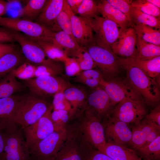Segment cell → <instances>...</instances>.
<instances>
[{"instance_id": "cell-1", "label": "cell", "mask_w": 160, "mask_h": 160, "mask_svg": "<svg viewBox=\"0 0 160 160\" xmlns=\"http://www.w3.org/2000/svg\"><path fill=\"white\" fill-rule=\"evenodd\" d=\"M46 98L31 92L21 95L15 111L14 121L23 129L36 123L51 105Z\"/></svg>"}, {"instance_id": "cell-2", "label": "cell", "mask_w": 160, "mask_h": 160, "mask_svg": "<svg viewBox=\"0 0 160 160\" xmlns=\"http://www.w3.org/2000/svg\"><path fill=\"white\" fill-rule=\"evenodd\" d=\"M67 128L66 138L53 160H86L94 148L73 123Z\"/></svg>"}, {"instance_id": "cell-3", "label": "cell", "mask_w": 160, "mask_h": 160, "mask_svg": "<svg viewBox=\"0 0 160 160\" xmlns=\"http://www.w3.org/2000/svg\"><path fill=\"white\" fill-rule=\"evenodd\" d=\"M126 71L127 82L149 105H155L160 99L159 87L154 79L139 69L132 66L121 67Z\"/></svg>"}, {"instance_id": "cell-4", "label": "cell", "mask_w": 160, "mask_h": 160, "mask_svg": "<svg viewBox=\"0 0 160 160\" xmlns=\"http://www.w3.org/2000/svg\"><path fill=\"white\" fill-rule=\"evenodd\" d=\"M67 126L29 147L31 160H53L66 138Z\"/></svg>"}, {"instance_id": "cell-5", "label": "cell", "mask_w": 160, "mask_h": 160, "mask_svg": "<svg viewBox=\"0 0 160 160\" xmlns=\"http://www.w3.org/2000/svg\"><path fill=\"white\" fill-rule=\"evenodd\" d=\"M13 31L15 41L20 45L22 54L27 61L35 65L46 66L61 71L59 62L49 58L36 41L20 32Z\"/></svg>"}, {"instance_id": "cell-6", "label": "cell", "mask_w": 160, "mask_h": 160, "mask_svg": "<svg viewBox=\"0 0 160 160\" xmlns=\"http://www.w3.org/2000/svg\"><path fill=\"white\" fill-rule=\"evenodd\" d=\"M0 25L13 31L22 32L36 40L45 41L55 32L35 21L18 17H0Z\"/></svg>"}, {"instance_id": "cell-7", "label": "cell", "mask_w": 160, "mask_h": 160, "mask_svg": "<svg viewBox=\"0 0 160 160\" xmlns=\"http://www.w3.org/2000/svg\"><path fill=\"white\" fill-rule=\"evenodd\" d=\"M77 119L74 124L94 148L105 143L104 127L99 119L86 110Z\"/></svg>"}, {"instance_id": "cell-8", "label": "cell", "mask_w": 160, "mask_h": 160, "mask_svg": "<svg viewBox=\"0 0 160 160\" xmlns=\"http://www.w3.org/2000/svg\"><path fill=\"white\" fill-rule=\"evenodd\" d=\"M116 105L106 117L109 116L127 124H137L148 113L143 100L126 98Z\"/></svg>"}, {"instance_id": "cell-9", "label": "cell", "mask_w": 160, "mask_h": 160, "mask_svg": "<svg viewBox=\"0 0 160 160\" xmlns=\"http://www.w3.org/2000/svg\"><path fill=\"white\" fill-rule=\"evenodd\" d=\"M95 33V42L111 51V47L118 39L120 31L118 25L113 21L96 15L89 19Z\"/></svg>"}, {"instance_id": "cell-10", "label": "cell", "mask_w": 160, "mask_h": 160, "mask_svg": "<svg viewBox=\"0 0 160 160\" xmlns=\"http://www.w3.org/2000/svg\"><path fill=\"white\" fill-rule=\"evenodd\" d=\"M24 137L18 127L5 133L4 151L0 160H31Z\"/></svg>"}, {"instance_id": "cell-11", "label": "cell", "mask_w": 160, "mask_h": 160, "mask_svg": "<svg viewBox=\"0 0 160 160\" xmlns=\"http://www.w3.org/2000/svg\"><path fill=\"white\" fill-rule=\"evenodd\" d=\"M23 81L30 92L45 98L64 91L68 87L67 83L57 76H42Z\"/></svg>"}, {"instance_id": "cell-12", "label": "cell", "mask_w": 160, "mask_h": 160, "mask_svg": "<svg viewBox=\"0 0 160 160\" xmlns=\"http://www.w3.org/2000/svg\"><path fill=\"white\" fill-rule=\"evenodd\" d=\"M53 110L51 104L45 113L36 123L22 129L28 148L55 131L51 117Z\"/></svg>"}, {"instance_id": "cell-13", "label": "cell", "mask_w": 160, "mask_h": 160, "mask_svg": "<svg viewBox=\"0 0 160 160\" xmlns=\"http://www.w3.org/2000/svg\"><path fill=\"white\" fill-rule=\"evenodd\" d=\"M84 48L90 55L96 67L104 73L113 75L118 72L120 66L117 56L112 51L98 45L95 41Z\"/></svg>"}, {"instance_id": "cell-14", "label": "cell", "mask_w": 160, "mask_h": 160, "mask_svg": "<svg viewBox=\"0 0 160 160\" xmlns=\"http://www.w3.org/2000/svg\"><path fill=\"white\" fill-rule=\"evenodd\" d=\"M63 7L70 17L72 33L79 46L85 48L94 42L93 30L89 20L74 14L65 0Z\"/></svg>"}, {"instance_id": "cell-15", "label": "cell", "mask_w": 160, "mask_h": 160, "mask_svg": "<svg viewBox=\"0 0 160 160\" xmlns=\"http://www.w3.org/2000/svg\"><path fill=\"white\" fill-rule=\"evenodd\" d=\"M105 118L103 125L106 142L130 146L132 132L128 124L109 116Z\"/></svg>"}, {"instance_id": "cell-16", "label": "cell", "mask_w": 160, "mask_h": 160, "mask_svg": "<svg viewBox=\"0 0 160 160\" xmlns=\"http://www.w3.org/2000/svg\"><path fill=\"white\" fill-rule=\"evenodd\" d=\"M95 88L88 96L86 110L101 121L103 118L106 117L113 107L104 89L101 86Z\"/></svg>"}, {"instance_id": "cell-17", "label": "cell", "mask_w": 160, "mask_h": 160, "mask_svg": "<svg viewBox=\"0 0 160 160\" xmlns=\"http://www.w3.org/2000/svg\"><path fill=\"white\" fill-rule=\"evenodd\" d=\"M101 87L109 96L113 108L126 98L137 100H143L141 96L127 82L106 81Z\"/></svg>"}, {"instance_id": "cell-18", "label": "cell", "mask_w": 160, "mask_h": 160, "mask_svg": "<svg viewBox=\"0 0 160 160\" xmlns=\"http://www.w3.org/2000/svg\"><path fill=\"white\" fill-rule=\"evenodd\" d=\"M137 39L134 28L128 27L121 32L118 39L112 45L111 50L116 55L120 57H135Z\"/></svg>"}, {"instance_id": "cell-19", "label": "cell", "mask_w": 160, "mask_h": 160, "mask_svg": "<svg viewBox=\"0 0 160 160\" xmlns=\"http://www.w3.org/2000/svg\"><path fill=\"white\" fill-rule=\"evenodd\" d=\"M21 95L17 93L0 99V131L5 134L17 126L14 121L15 111Z\"/></svg>"}, {"instance_id": "cell-20", "label": "cell", "mask_w": 160, "mask_h": 160, "mask_svg": "<svg viewBox=\"0 0 160 160\" xmlns=\"http://www.w3.org/2000/svg\"><path fill=\"white\" fill-rule=\"evenodd\" d=\"M61 71L43 65H36L26 61L11 72L16 78L23 80L42 76H57Z\"/></svg>"}, {"instance_id": "cell-21", "label": "cell", "mask_w": 160, "mask_h": 160, "mask_svg": "<svg viewBox=\"0 0 160 160\" xmlns=\"http://www.w3.org/2000/svg\"><path fill=\"white\" fill-rule=\"evenodd\" d=\"M117 59L120 67L130 66L137 68L152 78L160 75V56L149 59L136 57L124 58L118 56Z\"/></svg>"}, {"instance_id": "cell-22", "label": "cell", "mask_w": 160, "mask_h": 160, "mask_svg": "<svg viewBox=\"0 0 160 160\" xmlns=\"http://www.w3.org/2000/svg\"><path fill=\"white\" fill-rule=\"evenodd\" d=\"M64 94L71 105L70 121L77 118L86 109L88 96L84 90L76 87H67Z\"/></svg>"}, {"instance_id": "cell-23", "label": "cell", "mask_w": 160, "mask_h": 160, "mask_svg": "<svg viewBox=\"0 0 160 160\" xmlns=\"http://www.w3.org/2000/svg\"><path fill=\"white\" fill-rule=\"evenodd\" d=\"M65 0H48L35 22L53 31L55 20L62 10Z\"/></svg>"}, {"instance_id": "cell-24", "label": "cell", "mask_w": 160, "mask_h": 160, "mask_svg": "<svg viewBox=\"0 0 160 160\" xmlns=\"http://www.w3.org/2000/svg\"><path fill=\"white\" fill-rule=\"evenodd\" d=\"M97 149L112 160H143L134 150L126 146L106 142Z\"/></svg>"}, {"instance_id": "cell-25", "label": "cell", "mask_w": 160, "mask_h": 160, "mask_svg": "<svg viewBox=\"0 0 160 160\" xmlns=\"http://www.w3.org/2000/svg\"><path fill=\"white\" fill-rule=\"evenodd\" d=\"M160 127L149 122L143 118L137 124H135L132 130V137L130 146L135 151L142 148L149 135L154 130Z\"/></svg>"}, {"instance_id": "cell-26", "label": "cell", "mask_w": 160, "mask_h": 160, "mask_svg": "<svg viewBox=\"0 0 160 160\" xmlns=\"http://www.w3.org/2000/svg\"><path fill=\"white\" fill-rule=\"evenodd\" d=\"M98 4L99 12L103 17L110 20L117 24L120 28V33L126 28L132 27L126 15L109 4L106 0H102Z\"/></svg>"}, {"instance_id": "cell-27", "label": "cell", "mask_w": 160, "mask_h": 160, "mask_svg": "<svg viewBox=\"0 0 160 160\" xmlns=\"http://www.w3.org/2000/svg\"><path fill=\"white\" fill-rule=\"evenodd\" d=\"M45 41L52 44L63 50L68 57L81 47L70 36L61 31L55 32Z\"/></svg>"}, {"instance_id": "cell-28", "label": "cell", "mask_w": 160, "mask_h": 160, "mask_svg": "<svg viewBox=\"0 0 160 160\" xmlns=\"http://www.w3.org/2000/svg\"><path fill=\"white\" fill-rule=\"evenodd\" d=\"M25 60L22 54L16 49L1 56L0 58V80L10 73Z\"/></svg>"}, {"instance_id": "cell-29", "label": "cell", "mask_w": 160, "mask_h": 160, "mask_svg": "<svg viewBox=\"0 0 160 160\" xmlns=\"http://www.w3.org/2000/svg\"><path fill=\"white\" fill-rule=\"evenodd\" d=\"M11 73L0 80V99L20 92L25 86Z\"/></svg>"}, {"instance_id": "cell-30", "label": "cell", "mask_w": 160, "mask_h": 160, "mask_svg": "<svg viewBox=\"0 0 160 160\" xmlns=\"http://www.w3.org/2000/svg\"><path fill=\"white\" fill-rule=\"evenodd\" d=\"M47 0H30L19 10L18 17L36 20L42 11Z\"/></svg>"}, {"instance_id": "cell-31", "label": "cell", "mask_w": 160, "mask_h": 160, "mask_svg": "<svg viewBox=\"0 0 160 160\" xmlns=\"http://www.w3.org/2000/svg\"><path fill=\"white\" fill-rule=\"evenodd\" d=\"M130 20L132 27L133 25L142 24L156 29H160V18L145 14L132 6L130 12Z\"/></svg>"}, {"instance_id": "cell-32", "label": "cell", "mask_w": 160, "mask_h": 160, "mask_svg": "<svg viewBox=\"0 0 160 160\" xmlns=\"http://www.w3.org/2000/svg\"><path fill=\"white\" fill-rule=\"evenodd\" d=\"M137 37L144 41L157 45H160V29H154L142 24L133 25Z\"/></svg>"}, {"instance_id": "cell-33", "label": "cell", "mask_w": 160, "mask_h": 160, "mask_svg": "<svg viewBox=\"0 0 160 160\" xmlns=\"http://www.w3.org/2000/svg\"><path fill=\"white\" fill-rule=\"evenodd\" d=\"M135 57L149 59L160 56V46L147 42L137 37Z\"/></svg>"}, {"instance_id": "cell-34", "label": "cell", "mask_w": 160, "mask_h": 160, "mask_svg": "<svg viewBox=\"0 0 160 160\" xmlns=\"http://www.w3.org/2000/svg\"><path fill=\"white\" fill-rule=\"evenodd\" d=\"M135 151L143 160H160V135L149 145Z\"/></svg>"}, {"instance_id": "cell-35", "label": "cell", "mask_w": 160, "mask_h": 160, "mask_svg": "<svg viewBox=\"0 0 160 160\" xmlns=\"http://www.w3.org/2000/svg\"><path fill=\"white\" fill-rule=\"evenodd\" d=\"M34 40L41 47L47 57L53 61L64 62L68 57L64 51L50 42L41 40Z\"/></svg>"}, {"instance_id": "cell-36", "label": "cell", "mask_w": 160, "mask_h": 160, "mask_svg": "<svg viewBox=\"0 0 160 160\" xmlns=\"http://www.w3.org/2000/svg\"><path fill=\"white\" fill-rule=\"evenodd\" d=\"M70 56L77 62L82 71L96 67L90 55L84 48L81 47Z\"/></svg>"}, {"instance_id": "cell-37", "label": "cell", "mask_w": 160, "mask_h": 160, "mask_svg": "<svg viewBox=\"0 0 160 160\" xmlns=\"http://www.w3.org/2000/svg\"><path fill=\"white\" fill-rule=\"evenodd\" d=\"M60 31L70 36L76 41L72 33L70 17L63 7L56 18L53 29L54 32Z\"/></svg>"}, {"instance_id": "cell-38", "label": "cell", "mask_w": 160, "mask_h": 160, "mask_svg": "<svg viewBox=\"0 0 160 160\" xmlns=\"http://www.w3.org/2000/svg\"><path fill=\"white\" fill-rule=\"evenodd\" d=\"M99 12L98 4L92 0H82L77 11L80 16L89 19L97 15Z\"/></svg>"}, {"instance_id": "cell-39", "label": "cell", "mask_w": 160, "mask_h": 160, "mask_svg": "<svg viewBox=\"0 0 160 160\" xmlns=\"http://www.w3.org/2000/svg\"><path fill=\"white\" fill-rule=\"evenodd\" d=\"M51 117L55 131L65 128L70 121L69 112L65 110H53Z\"/></svg>"}, {"instance_id": "cell-40", "label": "cell", "mask_w": 160, "mask_h": 160, "mask_svg": "<svg viewBox=\"0 0 160 160\" xmlns=\"http://www.w3.org/2000/svg\"><path fill=\"white\" fill-rule=\"evenodd\" d=\"M131 5L132 7L143 13L156 17L160 18V9L146 0H132Z\"/></svg>"}, {"instance_id": "cell-41", "label": "cell", "mask_w": 160, "mask_h": 160, "mask_svg": "<svg viewBox=\"0 0 160 160\" xmlns=\"http://www.w3.org/2000/svg\"><path fill=\"white\" fill-rule=\"evenodd\" d=\"M64 91L57 92L53 96L52 103L53 110H63L70 112L71 110V104L66 98Z\"/></svg>"}, {"instance_id": "cell-42", "label": "cell", "mask_w": 160, "mask_h": 160, "mask_svg": "<svg viewBox=\"0 0 160 160\" xmlns=\"http://www.w3.org/2000/svg\"><path fill=\"white\" fill-rule=\"evenodd\" d=\"M106 1L111 5L124 14L131 23L130 15L132 7V0H106Z\"/></svg>"}, {"instance_id": "cell-43", "label": "cell", "mask_w": 160, "mask_h": 160, "mask_svg": "<svg viewBox=\"0 0 160 160\" xmlns=\"http://www.w3.org/2000/svg\"><path fill=\"white\" fill-rule=\"evenodd\" d=\"M66 74L69 76H78L82 71L73 58L68 57L64 62Z\"/></svg>"}, {"instance_id": "cell-44", "label": "cell", "mask_w": 160, "mask_h": 160, "mask_svg": "<svg viewBox=\"0 0 160 160\" xmlns=\"http://www.w3.org/2000/svg\"><path fill=\"white\" fill-rule=\"evenodd\" d=\"M88 78L96 79L101 81L105 80L103 76L99 71L93 69L82 71L77 76L76 80L78 81Z\"/></svg>"}, {"instance_id": "cell-45", "label": "cell", "mask_w": 160, "mask_h": 160, "mask_svg": "<svg viewBox=\"0 0 160 160\" xmlns=\"http://www.w3.org/2000/svg\"><path fill=\"white\" fill-rule=\"evenodd\" d=\"M149 122L160 127V105H157L144 118Z\"/></svg>"}, {"instance_id": "cell-46", "label": "cell", "mask_w": 160, "mask_h": 160, "mask_svg": "<svg viewBox=\"0 0 160 160\" xmlns=\"http://www.w3.org/2000/svg\"><path fill=\"white\" fill-rule=\"evenodd\" d=\"M15 41L13 31L0 28V44L12 43Z\"/></svg>"}, {"instance_id": "cell-47", "label": "cell", "mask_w": 160, "mask_h": 160, "mask_svg": "<svg viewBox=\"0 0 160 160\" xmlns=\"http://www.w3.org/2000/svg\"><path fill=\"white\" fill-rule=\"evenodd\" d=\"M86 160H112L110 157L97 149H93Z\"/></svg>"}, {"instance_id": "cell-48", "label": "cell", "mask_w": 160, "mask_h": 160, "mask_svg": "<svg viewBox=\"0 0 160 160\" xmlns=\"http://www.w3.org/2000/svg\"><path fill=\"white\" fill-rule=\"evenodd\" d=\"M17 46L13 44H0V58L4 54L16 49Z\"/></svg>"}, {"instance_id": "cell-49", "label": "cell", "mask_w": 160, "mask_h": 160, "mask_svg": "<svg viewBox=\"0 0 160 160\" xmlns=\"http://www.w3.org/2000/svg\"><path fill=\"white\" fill-rule=\"evenodd\" d=\"M66 1L74 14L76 15L77 14L78 9L82 0H66Z\"/></svg>"}, {"instance_id": "cell-50", "label": "cell", "mask_w": 160, "mask_h": 160, "mask_svg": "<svg viewBox=\"0 0 160 160\" xmlns=\"http://www.w3.org/2000/svg\"><path fill=\"white\" fill-rule=\"evenodd\" d=\"M8 3L4 0H0V17L6 13L8 8Z\"/></svg>"}, {"instance_id": "cell-51", "label": "cell", "mask_w": 160, "mask_h": 160, "mask_svg": "<svg viewBox=\"0 0 160 160\" xmlns=\"http://www.w3.org/2000/svg\"><path fill=\"white\" fill-rule=\"evenodd\" d=\"M4 141L5 134L0 131V157L3 152Z\"/></svg>"}, {"instance_id": "cell-52", "label": "cell", "mask_w": 160, "mask_h": 160, "mask_svg": "<svg viewBox=\"0 0 160 160\" xmlns=\"http://www.w3.org/2000/svg\"><path fill=\"white\" fill-rule=\"evenodd\" d=\"M147 1L160 9V0H146Z\"/></svg>"}, {"instance_id": "cell-53", "label": "cell", "mask_w": 160, "mask_h": 160, "mask_svg": "<svg viewBox=\"0 0 160 160\" xmlns=\"http://www.w3.org/2000/svg\"><path fill=\"white\" fill-rule=\"evenodd\" d=\"M158 86L160 87V75L154 78Z\"/></svg>"}, {"instance_id": "cell-54", "label": "cell", "mask_w": 160, "mask_h": 160, "mask_svg": "<svg viewBox=\"0 0 160 160\" xmlns=\"http://www.w3.org/2000/svg\"></svg>"}]
</instances>
